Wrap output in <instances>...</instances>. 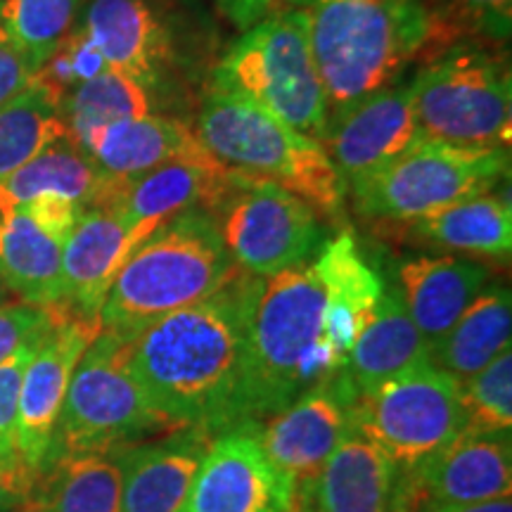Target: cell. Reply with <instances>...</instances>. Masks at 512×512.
<instances>
[{
  "label": "cell",
  "instance_id": "1",
  "mask_svg": "<svg viewBox=\"0 0 512 512\" xmlns=\"http://www.w3.org/2000/svg\"><path fill=\"white\" fill-rule=\"evenodd\" d=\"M384 290L354 235L328 240L309 264L259 278L249 325L242 422L283 411L347 366Z\"/></svg>",
  "mask_w": 512,
  "mask_h": 512
},
{
  "label": "cell",
  "instance_id": "2",
  "mask_svg": "<svg viewBox=\"0 0 512 512\" xmlns=\"http://www.w3.org/2000/svg\"><path fill=\"white\" fill-rule=\"evenodd\" d=\"M259 278L235 271L211 297L131 337L128 356L147 399L178 427L219 434L242 422V387Z\"/></svg>",
  "mask_w": 512,
  "mask_h": 512
},
{
  "label": "cell",
  "instance_id": "3",
  "mask_svg": "<svg viewBox=\"0 0 512 512\" xmlns=\"http://www.w3.org/2000/svg\"><path fill=\"white\" fill-rule=\"evenodd\" d=\"M306 17L330 117L453 46L425 0H283Z\"/></svg>",
  "mask_w": 512,
  "mask_h": 512
},
{
  "label": "cell",
  "instance_id": "4",
  "mask_svg": "<svg viewBox=\"0 0 512 512\" xmlns=\"http://www.w3.org/2000/svg\"><path fill=\"white\" fill-rule=\"evenodd\" d=\"M235 271L214 216L200 207L183 211L119 268L100 311L102 330L136 337L159 318L211 297Z\"/></svg>",
  "mask_w": 512,
  "mask_h": 512
},
{
  "label": "cell",
  "instance_id": "5",
  "mask_svg": "<svg viewBox=\"0 0 512 512\" xmlns=\"http://www.w3.org/2000/svg\"><path fill=\"white\" fill-rule=\"evenodd\" d=\"M195 131L228 169L283 185L323 219L339 221L344 216L347 183L318 140L294 131L264 107L207 88Z\"/></svg>",
  "mask_w": 512,
  "mask_h": 512
},
{
  "label": "cell",
  "instance_id": "6",
  "mask_svg": "<svg viewBox=\"0 0 512 512\" xmlns=\"http://www.w3.org/2000/svg\"><path fill=\"white\" fill-rule=\"evenodd\" d=\"M209 88L264 107L294 131L320 140L330 119L306 17L280 5L245 29L211 72Z\"/></svg>",
  "mask_w": 512,
  "mask_h": 512
},
{
  "label": "cell",
  "instance_id": "7",
  "mask_svg": "<svg viewBox=\"0 0 512 512\" xmlns=\"http://www.w3.org/2000/svg\"><path fill=\"white\" fill-rule=\"evenodd\" d=\"M128 342L117 332L100 330L83 351L64 396L48 460L67 453L119 451L171 430L133 373Z\"/></svg>",
  "mask_w": 512,
  "mask_h": 512
},
{
  "label": "cell",
  "instance_id": "8",
  "mask_svg": "<svg viewBox=\"0 0 512 512\" xmlns=\"http://www.w3.org/2000/svg\"><path fill=\"white\" fill-rule=\"evenodd\" d=\"M415 119L427 138L508 150L512 76L508 60L475 43H453L411 79Z\"/></svg>",
  "mask_w": 512,
  "mask_h": 512
},
{
  "label": "cell",
  "instance_id": "9",
  "mask_svg": "<svg viewBox=\"0 0 512 512\" xmlns=\"http://www.w3.org/2000/svg\"><path fill=\"white\" fill-rule=\"evenodd\" d=\"M508 169V150L460 147L422 138L394 162L351 183L347 195L363 219L399 226L448 204L491 192L508 176Z\"/></svg>",
  "mask_w": 512,
  "mask_h": 512
},
{
  "label": "cell",
  "instance_id": "10",
  "mask_svg": "<svg viewBox=\"0 0 512 512\" xmlns=\"http://www.w3.org/2000/svg\"><path fill=\"white\" fill-rule=\"evenodd\" d=\"M209 214L233 264L256 278L309 264L325 245L320 214L309 202L245 171H228Z\"/></svg>",
  "mask_w": 512,
  "mask_h": 512
},
{
  "label": "cell",
  "instance_id": "11",
  "mask_svg": "<svg viewBox=\"0 0 512 512\" xmlns=\"http://www.w3.org/2000/svg\"><path fill=\"white\" fill-rule=\"evenodd\" d=\"M460 430V382L432 361L366 389L354 401V432L406 470Z\"/></svg>",
  "mask_w": 512,
  "mask_h": 512
},
{
  "label": "cell",
  "instance_id": "12",
  "mask_svg": "<svg viewBox=\"0 0 512 512\" xmlns=\"http://www.w3.org/2000/svg\"><path fill=\"white\" fill-rule=\"evenodd\" d=\"M356 394L342 373L304 389L283 411L256 422L259 444L292 489L318 475L335 448L354 432Z\"/></svg>",
  "mask_w": 512,
  "mask_h": 512
},
{
  "label": "cell",
  "instance_id": "13",
  "mask_svg": "<svg viewBox=\"0 0 512 512\" xmlns=\"http://www.w3.org/2000/svg\"><path fill=\"white\" fill-rule=\"evenodd\" d=\"M294 489L259 444L256 422L214 434L183 512H292Z\"/></svg>",
  "mask_w": 512,
  "mask_h": 512
},
{
  "label": "cell",
  "instance_id": "14",
  "mask_svg": "<svg viewBox=\"0 0 512 512\" xmlns=\"http://www.w3.org/2000/svg\"><path fill=\"white\" fill-rule=\"evenodd\" d=\"M422 138L427 136L415 119L411 81L399 79L332 114L318 143L349 188L394 162Z\"/></svg>",
  "mask_w": 512,
  "mask_h": 512
},
{
  "label": "cell",
  "instance_id": "15",
  "mask_svg": "<svg viewBox=\"0 0 512 512\" xmlns=\"http://www.w3.org/2000/svg\"><path fill=\"white\" fill-rule=\"evenodd\" d=\"M100 330V320L64 313L24 368L17 403V453L31 472L46 465L69 382Z\"/></svg>",
  "mask_w": 512,
  "mask_h": 512
},
{
  "label": "cell",
  "instance_id": "16",
  "mask_svg": "<svg viewBox=\"0 0 512 512\" xmlns=\"http://www.w3.org/2000/svg\"><path fill=\"white\" fill-rule=\"evenodd\" d=\"M413 512L425 505H465L508 498L512 491L510 432L460 430L406 470Z\"/></svg>",
  "mask_w": 512,
  "mask_h": 512
},
{
  "label": "cell",
  "instance_id": "17",
  "mask_svg": "<svg viewBox=\"0 0 512 512\" xmlns=\"http://www.w3.org/2000/svg\"><path fill=\"white\" fill-rule=\"evenodd\" d=\"M292 512H413L406 467L351 432L318 475L294 489Z\"/></svg>",
  "mask_w": 512,
  "mask_h": 512
},
{
  "label": "cell",
  "instance_id": "18",
  "mask_svg": "<svg viewBox=\"0 0 512 512\" xmlns=\"http://www.w3.org/2000/svg\"><path fill=\"white\" fill-rule=\"evenodd\" d=\"M79 24L117 69L159 91L176 64L174 34L157 0H88Z\"/></svg>",
  "mask_w": 512,
  "mask_h": 512
},
{
  "label": "cell",
  "instance_id": "19",
  "mask_svg": "<svg viewBox=\"0 0 512 512\" xmlns=\"http://www.w3.org/2000/svg\"><path fill=\"white\" fill-rule=\"evenodd\" d=\"M228 166L216 162H174L136 178H114L98 204L110 207L131 228L140 245L159 226L183 211L214 209L228 178Z\"/></svg>",
  "mask_w": 512,
  "mask_h": 512
},
{
  "label": "cell",
  "instance_id": "20",
  "mask_svg": "<svg viewBox=\"0 0 512 512\" xmlns=\"http://www.w3.org/2000/svg\"><path fill=\"white\" fill-rule=\"evenodd\" d=\"M211 437L178 427L119 448L121 512H183Z\"/></svg>",
  "mask_w": 512,
  "mask_h": 512
},
{
  "label": "cell",
  "instance_id": "21",
  "mask_svg": "<svg viewBox=\"0 0 512 512\" xmlns=\"http://www.w3.org/2000/svg\"><path fill=\"white\" fill-rule=\"evenodd\" d=\"M138 245L110 207H83L62 249V309L76 318L100 320L119 268Z\"/></svg>",
  "mask_w": 512,
  "mask_h": 512
},
{
  "label": "cell",
  "instance_id": "22",
  "mask_svg": "<svg viewBox=\"0 0 512 512\" xmlns=\"http://www.w3.org/2000/svg\"><path fill=\"white\" fill-rule=\"evenodd\" d=\"M74 143L93 159L102 174L117 181L174 162H216L197 136L195 126L157 112L91 128Z\"/></svg>",
  "mask_w": 512,
  "mask_h": 512
},
{
  "label": "cell",
  "instance_id": "23",
  "mask_svg": "<svg viewBox=\"0 0 512 512\" xmlns=\"http://www.w3.org/2000/svg\"><path fill=\"white\" fill-rule=\"evenodd\" d=\"M489 268L463 256H411L399 266L403 306L430 349L489 285Z\"/></svg>",
  "mask_w": 512,
  "mask_h": 512
},
{
  "label": "cell",
  "instance_id": "24",
  "mask_svg": "<svg viewBox=\"0 0 512 512\" xmlns=\"http://www.w3.org/2000/svg\"><path fill=\"white\" fill-rule=\"evenodd\" d=\"M425 361H430V344L408 316L399 287L384 283L380 302L339 373L358 396Z\"/></svg>",
  "mask_w": 512,
  "mask_h": 512
},
{
  "label": "cell",
  "instance_id": "25",
  "mask_svg": "<svg viewBox=\"0 0 512 512\" xmlns=\"http://www.w3.org/2000/svg\"><path fill=\"white\" fill-rule=\"evenodd\" d=\"M64 242L27 207L0 214V275L19 302L60 306Z\"/></svg>",
  "mask_w": 512,
  "mask_h": 512
},
{
  "label": "cell",
  "instance_id": "26",
  "mask_svg": "<svg viewBox=\"0 0 512 512\" xmlns=\"http://www.w3.org/2000/svg\"><path fill=\"white\" fill-rule=\"evenodd\" d=\"M112 181L114 178L102 174L72 138L64 136L27 164L0 176V214L46 195H60L81 207H91L105 197Z\"/></svg>",
  "mask_w": 512,
  "mask_h": 512
},
{
  "label": "cell",
  "instance_id": "27",
  "mask_svg": "<svg viewBox=\"0 0 512 512\" xmlns=\"http://www.w3.org/2000/svg\"><path fill=\"white\" fill-rule=\"evenodd\" d=\"M31 512H121L119 451L67 453L36 472Z\"/></svg>",
  "mask_w": 512,
  "mask_h": 512
},
{
  "label": "cell",
  "instance_id": "28",
  "mask_svg": "<svg viewBox=\"0 0 512 512\" xmlns=\"http://www.w3.org/2000/svg\"><path fill=\"white\" fill-rule=\"evenodd\" d=\"M413 240L486 259H508L512 252V209L498 192H482L456 204L399 223Z\"/></svg>",
  "mask_w": 512,
  "mask_h": 512
},
{
  "label": "cell",
  "instance_id": "29",
  "mask_svg": "<svg viewBox=\"0 0 512 512\" xmlns=\"http://www.w3.org/2000/svg\"><path fill=\"white\" fill-rule=\"evenodd\" d=\"M512 297L508 287L486 285L451 330L430 349V361L465 382L510 349Z\"/></svg>",
  "mask_w": 512,
  "mask_h": 512
},
{
  "label": "cell",
  "instance_id": "30",
  "mask_svg": "<svg viewBox=\"0 0 512 512\" xmlns=\"http://www.w3.org/2000/svg\"><path fill=\"white\" fill-rule=\"evenodd\" d=\"M155 93L143 81L117 69H105L95 79L81 83L60 100L67 136L76 140L91 128L121 119H136L155 112Z\"/></svg>",
  "mask_w": 512,
  "mask_h": 512
},
{
  "label": "cell",
  "instance_id": "31",
  "mask_svg": "<svg viewBox=\"0 0 512 512\" xmlns=\"http://www.w3.org/2000/svg\"><path fill=\"white\" fill-rule=\"evenodd\" d=\"M67 136L60 102L46 88L31 86L0 107V176L10 174Z\"/></svg>",
  "mask_w": 512,
  "mask_h": 512
},
{
  "label": "cell",
  "instance_id": "32",
  "mask_svg": "<svg viewBox=\"0 0 512 512\" xmlns=\"http://www.w3.org/2000/svg\"><path fill=\"white\" fill-rule=\"evenodd\" d=\"M86 0H0V24L38 72L79 22Z\"/></svg>",
  "mask_w": 512,
  "mask_h": 512
},
{
  "label": "cell",
  "instance_id": "33",
  "mask_svg": "<svg viewBox=\"0 0 512 512\" xmlns=\"http://www.w3.org/2000/svg\"><path fill=\"white\" fill-rule=\"evenodd\" d=\"M463 430L510 432L512 427V351L460 382Z\"/></svg>",
  "mask_w": 512,
  "mask_h": 512
},
{
  "label": "cell",
  "instance_id": "34",
  "mask_svg": "<svg viewBox=\"0 0 512 512\" xmlns=\"http://www.w3.org/2000/svg\"><path fill=\"white\" fill-rule=\"evenodd\" d=\"M105 69V57L93 43V38L86 34V29L76 22L72 31L62 38L60 46L53 50V55L41 64L34 83L46 88L60 102L69 91L95 79Z\"/></svg>",
  "mask_w": 512,
  "mask_h": 512
},
{
  "label": "cell",
  "instance_id": "35",
  "mask_svg": "<svg viewBox=\"0 0 512 512\" xmlns=\"http://www.w3.org/2000/svg\"><path fill=\"white\" fill-rule=\"evenodd\" d=\"M434 15L451 43L460 34H472L501 46L512 31V0H446Z\"/></svg>",
  "mask_w": 512,
  "mask_h": 512
},
{
  "label": "cell",
  "instance_id": "36",
  "mask_svg": "<svg viewBox=\"0 0 512 512\" xmlns=\"http://www.w3.org/2000/svg\"><path fill=\"white\" fill-rule=\"evenodd\" d=\"M62 306H36L27 302L0 304V363L19 349L41 342L57 320L64 316Z\"/></svg>",
  "mask_w": 512,
  "mask_h": 512
},
{
  "label": "cell",
  "instance_id": "37",
  "mask_svg": "<svg viewBox=\"0 0 512 512\" xmlns=\"http://www.w3.org/2000/svg\"><path fill=\"white\" fill-rule=\"evenodd\" d=\"M41 342L19 349L17 354H12L8 358V361L0 363V465L22 463V460H19V453H17L19 384H22L24 368H27L31 356L36 354V349L41 347Z\"/></svg>",
  "mask_w": 512,
  "mask_h": 512
},
{
  "label": "cell",
  "instance_id": "38",
  "mask_svg": "<svg viewBox=\"0 0 512 512\" xmlns=\"http://www.w3.org/2000/svg\"><path fill=\"white\" fill-rule=\"evenodd\" d=\"M36 79L34 64L0 24V107L22 95Z\"/></svg>",
  "mask_w": 512,
  "mask_h": 512
},
{
  "label": "cell",
  "instance_id": "39",
  "mask_svg": "<svg viewBox=\"0 0 512 512\" xmlns=\"http://www.w3.org/2000/svg\"><path fill=\"white\" fill-rule=\"evenodd\" d=\"M34 482L36 472H31L27 465H0V512H19L27 508Z\"/></svg>",
  "mask_w": 512,
  "mask_h": 512
},
{
  "label": "cell",
  "instance_id": "40",
  "mask_svg": "<svg viewBox=\"0 0 512 512\" xmlns=\"http://www.w3.org/2000/svg\"><path fill=\"white\" fill-rule=\"evenodd\" d=\"M280 3L283 0H216L223 15L242 31L249 29L266 15H271L273 10H278Z\"/></svg>",
  "mask_w": 512,
  "mask_h": 512
},
{
  "label": "cell",
  "instance_id": "41",
  "mask_svg": "<svg viewBox=\"0 0 512 512\" xmlns=\"http://www.w3.org/2000/svg\"><path fill=\"white\" fill-rule=\"evenodd\" d=\"M415 512H512V498H494V501L465 505H425Z\"/></svg>",
  "mask_w": 512,
  "mask_h": 512
},
{
  "label": "cell",
  "instance_id": "42",
  "mask_svg": "<svg viewBox=\"0 0 512 512\" xmlns=\"http://www.w3.org/2000/svg\"><path fill=\"white\" fill-rule=\"evenodd\" d=\"M10 290H8V285L3 283V275H0V304H5V302H10Z\"/></svg>",
  "mask_w": 512,
  "mask_h": 512
},
{
  "label": "cell",
  "instance_id": "43",
  "mask_svg": "<svg viewBox=\"0 0 512 512\" xmlns=\"http://www.w3.org/2000/svg\"><path fill=\"white\" fill-rule=\"evenodd\" d=\"M19 512H31V510H29V508H22V510H19Z\"/></svg>",
  "mask_w": 512,
  "mask_h": 512
}]
</instances>
